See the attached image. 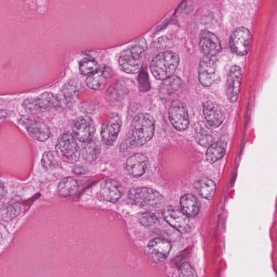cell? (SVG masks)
<instances>
[{
	"label": "cell",
	"instance_id": "cell-1",
	"mask_svg": "<svg viewBox=\"0 0 277 277\" xmlns=\"http://www.w3.org/2000/svg\"><path fill=\"white\" fill-rule=\"evenodd\" d=\"M155 120L151 114L141 113L132 121L126 139L121 144L120 151L125 152L135 147L143 145L153 138Z\"/></svg>",
	"mask_w": 277,
	"mask_h": 277
},
{
	"label": "cell",
	"instance_id": "cell-2",
	"mask_svg": "<svg viewBox=\"0 0 277 277\" xmlns=\"http://www.w3.org/2000/svg\"><path fill=\"white\" fill-rule=\"evenodd\" d=\"M147 47L146 40L141 38L121 52L119 59L120 69L127 74L138 73L143 65L142 55Z\"/></svg>",
	"mask_w": 277,
	"mask_h": 277
},
{
	"label": "cell",
	"instance_id": "cell-3",
	"mask_svg": "<svg viewBox=\"0 0 277 277\" xmlns=\"http://www.w3.org/2000/svg\"><path fill=\"white\" fill-rule=\"evenodd\" d=\"M179 64V57L177 54L166 51L160 53L153 59L150 69L155 79L164 80L173 76Z\"/></svg>",
	"mask_w": 277,
	"mask_h": 277
},
{
	"label": "cell",
	"instance_id": "cell-4",
	"mask_svg": "<svg viewBox=\"0 0 277 277\" xmlns=\"http://www.w3.org/2000/svg\"><path fill=\"white\" fill-rule=\"evenodd\" d=\"M61 106V101L55 94L45 92L35 98L26 99L23 104L25 111L29 114H38L56 110Z\"/></svg>",
	"mask_w": 277,
	"mask_h": 277
},
{
	"label": "cell",
	"instance_id": "cell-5",
	"mask_svg": "<svg viewBox=\"0 0 277 277\" xmlns=\"http://www.w3.org/2000/svg\"><path fill=\"white\" fill-rule=\"evenodd\" d=\"M56 150L60 159L67 163H75L80 159L81 151L79 146L70 133H65L60 136Z\"/></svg>",
	"mask_w": 277,
	"mask_h": 277
},
{
	"label": "cell",
	"instance_id": "cell-6",
	"mask_svg": "<svg viewBox=\"0 0 277 277\" xmlns=\"http://www.w3.org/2000/svg\"><path fill=\"white\" fill-rule=\"evenodd\" d=\"M128 197L136 205L152 207L161 205L165 200L159 192L147 187L131 188Z\"/></svg>",
	"mask_w": 277,
	"mask_h": 277
},
{
	"label": "cell",
	"instance_id": "cell-7",
	"mask_svg": "<svg viewBox=\"0 0 277 277\" xmlns=\"http://www.w3.org/2000/svg\"><path fill=\"white\" fill-rule=\"evenodd\" d=\"M252 43V36L249 31L245 28L236 29L229 39V47L235 55L244 56L248 53Z\"/></svg>",
	"mask_w": 277,
	"mask_h": 277
},
{
	"label": "cell",
	"instance_id": "cell-8",
	"mask_svg": "<svg viewBox=\"0 0 277 277\" xmlns=\"http://www.w3.org/2000/svg\"><path fill=\"white\" fill-rule=\"evenodd\" d=\"M162 214L168 224L181 233H187L190 230V219L179 209L168 207L164 209Z\"/></svg>",
	"mask_w": 277,
	"mask_h": 277
},
{
	"label": "cell",
	"instance_id": "cell-9",
	"mask_svg": "<svg viewBox=\"0 0 277 277\" xmlns=\"http://www.w3.org/2000/svg\"><path fill=\"white\" fill-rule=\"evenodd\" d=\"M217 61L215 57L204 56L200 61L199 66V80L205 87L210 86L217 77Z\"/></svg>",
	"mask_w": 277,
	"mask_h": 277
},
{
	"label": "cell",
	"instance_id": "cell-10",
	"mask_svg": "<svg viewBox=\"0 0 277 277\" xmlns=\"http://www.w3.org/2000/svg\"><path fill=\"white\" fill-rule=\"evenodd\" d=\"M169 118L175 129L179 131L186 130L190 124L186 107L178 100L172 104L169 110Z\"/></svg>",
	"mask_w": 277,
	"mask_h": 277
},
{
	"label": "cell",
	"instance_id": "cell-11",
	"mask_svg": "<svg viewBox=\"0 0 277 277\" xmlns=\"http://www.w3.org/2000/svg\"><path fill=\"white\" fill-rule=\"evenodd\" d=\"M20 123L26 128L30 136L35 140L45 141L51 136L49 128L40 121L24 116L20 118Z\"/></svg>",
	"mask_w": 277,
	"mask_h": 277
},
{
	"label": "cell",
	"instance_id": "cell-12",
	"mask_svg": "<svg viewBox=\"0 0 277 277\" xmlns=\"http://www.w3.org/2000/svg\"><path fill=\"white\" fill-rule=\"evenodd\" d=\"M96 127L94 121L88 117L79 118L73 127L74 137L84 143L93 139Z\"/></svg>",
	"mask_w": 277,
	"mask_h": 277
},
{
	"label": "cell",
	"instance_id": "cell-13",
	"mask_svg": "<svg viewBox=\"0 0 277 277\" xmlns=\"http://www.w3.org/2000/svg\"><path fill=\"white\" fill-rule=\"evenodd\" d=\"M122 121L117 114H113L109 121L104 124L101 130V139L106 146H112L118 138Z\"/></svg>",
	"mask_w": 277,
	"mask_h": 277
},
{
	"label": "cell",
	"instance_id": "cell-14",
	"mask_svg": "<svg viewBox=\"0 0 277 277\" xmlns=\"http://www.w3.org/2000/svg\"><path fill=\"white\" fill-rule=\"evenodd\" d=\"M199 47L204 56L215 57L221 50L218 38L211 32L202 31L199 35Z\"/></svg>",
	"mask_w": 277,
	"mask_h": 277
},
{
	"label": "cell",
	"instance_id": "cell-15",
	"mask_svg": "<svg viewBox=\"0 0 277 277\" xmlns=\"http://www.w3.org/2000/svg\"><path fill=\"white\" fill-rule=\"evenodd\" d=\"M241 78L242 74L240 67L233 66L228 73L226 87L227 99L231 103H235L238 99Z\"/></svg>",
	"mask_w": 277,
	"mask_h": 277
},
{
	"label": "cell",
	"instance_id": "cell-16",
	"mask_svg": "<svg viewBox=\"0 0 277 277\" xmlns=\"http://www.w3.org/2000/svg\"><path fill=\"white\" fill-rule=\"evenodd\" d=\"M100 193L105 200L116 202L122 197L124 188L118 181L107 179L101 184Z\"/></svg>",
	"mask_w": 277,
	"mask_h": 277
},
{
	"label": "cell",
	"instance_id": "cell-17",
	"mask_svg": "<svg viewBox=\"0 0 277 277\" xmlns=\"http://www.w3.org/2000/svg\"><path fill=\"white\" fill-rule=\"evenodd\" d=\"M183 83L177 76H171L164 80L159 87V93L161 99L170 100L179 95Z\"/></svg>",
	"mask_w": 277,
	"mask_h": 277
},
{
	"label": "cell",
	"instance_id": "cell-18",
	"mask_svg": "<svg viewBox=\"0 0 277 277\" xmlns=\"http://www.w3.org/2000/svg\"><path fill=\"white\" fill-rule=\"evenodd\" d=\"M203 112L207 122L213 128L219 127L225 120V114L221 107L208 101L203 106Z\"/></svg>",
	"mask_w": 277,
	"mask_h": 277
},
{
	"label": "cell",
	"instance_id": "cell-19",
	"mask_svg": "<svg viewBox=\"0 0 277 277\" xmlns=\"http://www.w3.org/2000/svg\"><path fill=\"white\" fill-rule=\"evenodd\" d=\"M148 159L144 154H136L128 158L126 162V169L133 177L139 178L146 171Z\"/></svg>",
	"mask_w": 277,
	"mask_h": 277
},
{
	"label": "cell",
	"instance_id": "cell-20",
	"mask_svg": "<svg viewBox=\"0 0 277 277\" xmlns=\"http://www.w3.org/2000/svg\"><path fill=\"white\" fill-rule=\"evenodd\" d=\"M147 247L154 258L158 261L165 260L171 249L170 241L163 238H155L148 242Z\"/></svg>",
	"mask_w": 277,
	"mask_h": 277
},
{
	"label": "cell",
	"instance_id": "cell-21",
	"mask_svg": "<svg viewBox=\"0 0 277 277\" xmlns=\"http://www.w3.org/2000/svg\"><path fill=\"white\" fill-rule=\"evenodd\" d=\"M194 136L197 143L202 147H209L213 143L212 131L203 121H198L194 125Z\"/></svg>",
	"mask_w": 277,
	"mask_h": 277
},
{
	"label": "cell",
	"instance_id": "cell-22",
	"mask_svg": "<svg viewBox=\"0 0 277 277\" xmlns=\"http://www.w3.org/2000/svg\"><path fill=\"white\" fill-rule=\"evenodd\" d=\"M111 70L107 67H103L96 72L91 74L86 79V84L90 89L95 90H103L107 80L110 77Z\"/></svg>",
	"mask_w": 277,
	"mask_h": 277
},
{
	"label": "cell",
	"instance_id": "cell-23",
	"mask_svg": "<svg viewBox=\"0 0 277 277\" xmlns=\"http://www.w3.org/2000/svg\"><path fill=\"white\" fill-rule=\"evenodd\" d=\"M180 204L182 211L188 217H194L200 211V202L193 194H186L182 196Z\"/></svg>",
	"mask_w": 277,
	"mask_h": 277
},
{
	"label": "cell",
	"instance_id": "cell-24",
	"mask_svg": "<svg viewBox=\"0 0 277 277\" xmlns=\"http://www.w3.org/2000/svg\"><path fill=\"white\" fill-rule=\"evenodd\" d=\"M101 150V146L98 139L93 138L85 143L82 147L83 157L88 163H93L99 158Z\"/></svg>",
	"mask_w": 277,
	"mask_h": 277
},
{
	"label": "cell",
	"instance_id": "cell-25",
	"mask_svg": "<svg viewBox=\"0 0 277 277\" xmlns=\"http://www.w3.org/2000/svg\"><path fill=\"white\" fill-rule=\"evenodd\" d=\"M226 143L224 140H219L208 147L206 156L209 163H214L221 159L226 152Z\"/></svg>",
	"mask_w": 277,
	"mask_h": 277
},
{
	"label": "cell",
	"instance_id": "cell-26",
	"mask_svg": "<svg viewBox=\"0 0 277 277\" xmlns=\"http://www.w3.org/2000/svg\"><path fill=\"white\" fill-rule=\"evenodd\" d=\"M78 187V182L76 179L67 178L59 182L58 186V193L61 197H69L77 193Z\"/></svg>",
	"mask_w": 277,
	"mask_h": 277
},
{
	"label": "cell",
	"instance_id": "cell-27",
	"mask_svg": "<svg viewBox=\"0 0 277 277\" xmlns=\"http://www.w3.org/2000/svg\"><path fill=\"white\" fill-rule=\"evenodd\" d=\"M197 190L202 198L211 200L215 194L216 185L214 182L206 178L200 179L197 182Z\"/></svg>",
	"mask_w": 277,
	"mask_h": 277
},
{
	"label": "cell",
	"instance_id": "cell-28",
	"mask_svg": "<svg viewBox=\"0 0 277 277\" xmlns=\"http://www.w3.org/2000/svg\"><path fill=\"white\" fill-rule=\"evenodd\" d=\"M57 153L50 151L45 152L42 159V164L45 170L51 171L61 167L62 164Z\"/></svg>",
	"mask_w": 277,
	"mask_h": 277
},
{
	"label": "cell",
	"instance_id": "cell-29",
	"mask_svg": "<svg viewBox=\"0 0 277 277\" xmlns=\"http://www.w3.org/2000/svg\"><path fill=\"white\" fill-rule=\"evenodd\" d=\"M99 69V66L96 60L85 59L80 63L79 71L84 76L91 75Z\"/></svg>",
	"mask_w": 277,
	"mask_h": 277
},
{
	"label": "cell",
	"instance_id": "cell-30",
	"mask_svg": "<svg viewBox=\"0 0 277 277\" xmlns=\"http://www.w3.org/2000/svg\"><path fill=\"white\" fill-rule=\"evenodd\" d=\"M21 207L17 205H11L2 209L1 217L5 222H9L16 218L21 212Z\"/></svg>",
	"mask_w": 277,
	"mask_h": 277
},
{
	"label": "cell",
	"instance_id": "cell-31",
	"mask_svg": "<svg viewBox=\"0 0 277 277\" xmlns=\"http://www.w3.org/2000/svg\"><path fill=\"white\" fill-rule=\"evenodd\" d=\"M139 220L140 224L147 227L157 225L160 222L158 216L151 212H146L140 215Z\"/></svg>",
	"mask_w": 277,
	"mask_h": 277
},
{
	"label": "cell",
	"instance_id": "cell-32",
	"mask_svg": "<svg viewBox=\"0 0 277 277\" xmlns=\"http://www.w3.org/2000/svg\"><path fill=\"white\" fill-rule=\"evenodd\" d=\"M139 89L141 92H147L150 89V83L148 74L145 70H142L139 76Z\"/></svg>",
	"mask_w": 277,
	"mask_h": 277
},
{
	"label": "cell",
	"instance_id": "cell-33",
	"mask_svg": "<svg viewBox=\"0 0 277 277\" xmlns=\"http://www.w3.org/2000/svg\"><path fill=\"white\" fill-rule=\"evenodd\" d=\"M179 275L180 276H197L194 268L192 267L190 263L185 262L182 263L179 269Z\"/></svg>",
	"mask_w": 277,
	"mask_h": 277
},
{
	"label": "cell",
	"instance_id": "cell-34",
	"mask_svg": "<svg viewBox=\"0 0 277 277\" xmlns=\"http://www.w3.org/2000/svg\"><path fill=\"white\" fill-rule=\"evenodd\" d=\"M73 172L78 175L85 174L87 172V169L82 165H77L73 167Z\"/></svg>",
	"mask_w": 277,
	"mask_h": 277
},
{
	"label": "cell",
	"instance_id": "cell-35",
	"mask_svg": "<svg viewBox=\"0 0 277 277\" xmlns=\"http://www.w3.org/2000/svg\"><path fill=\"white\" fill-rule=\"evenodd\" d=\"M7 192V190L5 185L4 184L3 182H2V187H1V198H3L4 196L6 195Z\"/></svg>",
	"mask_w": 277,
	"mask_h": 277
}]
</instances>
